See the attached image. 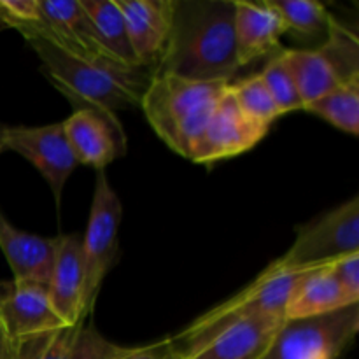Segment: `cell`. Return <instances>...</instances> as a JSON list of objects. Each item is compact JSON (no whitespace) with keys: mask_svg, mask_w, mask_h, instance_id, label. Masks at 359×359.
<instances>
[{"mask_svg":"<svg viewBox=\"0 0 359 359\" xmlns=\"http://www.w3.org/2000/svg\"><path fill=\"white\" fill-rule=\"evenodd\" d=\"M233 18L235 0H177L170 39L153 76L231 83L241 70Z\"/></svg>","mask_w":359,"mask_h":359,"instance_id":"obj_1","label":"cell"},{"mask_svg":"<svg viewBox=\"0 0 359 359\" xmlns=\"http://www.w3.org/2000/svg\"><path fill=\"white\" fill-rule=\"evenodd\" d=\"M25 39L41 58L44 76L67 100L88 102L114 114L123 109H140L153 70L83 58L37 35Z\"/></svg>","mask_w":359,"mask_h":359,"instance_id":"obj_2","label":"cell"},{"mask_svg":"<svg viewBox=\"0 0 359 359\" xmlns=\"http://www.w3.org/2000/svg\"><path fill=\"white\" fill-rule=\"evenodd\" d=\"M228 84L158 74L151 79L140 109L156 135L174 153L189 158Z\"/></svg>","mask_w":359,"mask_h":359,"instance_id":"obj_3","label":"cell"},{"mask_svg":"<svg viewBox=\"0 0 359 359\" xmlns=\"http://www.w3.org/2000/svg\"><path fill=\"white\" fill-rule=\"evenodd\" d=\"M304 270L286 265L280 258L276 259L241 293L200 316L172 340L175 346L182 344L179 349H184L202 342L221 326H226L238 319L256 318V316H277L286 319L287 302Z\"/></svg>","mask_w":359,"mask_h":359,"instance_id":"obj_4","label":"cell"},{"mask_svg":"<svg viewBox=\"0 0 359 359\" xmlns=\"http://www.w3.org/2000/svg\"><path fill=\"white\" fill-rule=\"evenodd\" d=\"M121 217L123 205L118 193L112 189L105 170H97L88 226L81 237L84 263V319L93 312L98 291L118 259V230L121 224Z\"/></svg>","mask_w":359,"mask_h":359,"instance_id":"obj_5","label":"cell"},{"mask_svg":"<svg viewBox=\"0 0 359 359\" xmlns=\"http://www.w3.org/2000/svg\"><path fill=\"white\" fill-rule=\"evenodd\" d=\"M359 330V304L307 319H286L262 359H340Z\"/></svg>","mask_w":359,"mask_h":359,"instance_id":"obj_6","label":"cell"},{"mask_svg":"<svg viewBox=\"0 0 359 359\" xmlns=\"http://www.w3.org/2000/svg\"><path fill=\"white\" fill-rule=\"evenodd\" d=\"M351 252H359L358 196L298 226L293 245L280 259L290 266L309 269L332 263Z\"/></svg>","mask_w":359,"mask_h":359,"instance_id":"obj_7","label":"cell"},{"mask_svg":"<svg viewBox=\"0 0 359 359\" xmlns=\"http://www.w3.org/2000/svg\"><path fill=\"white\" fill-rule=\"evenodd\" d=\"M0 147L2 151H14L37 168L55 196L56 209H60L63 188L77 167L62 123L44 126H2Z\"/></svg>","mask_w":359,"mask_h":359,"instance_id":"obj_8","label":"cell"},{"mask_svg":"<svg viewBox=\"0 0 359 359\" xmlns=\"http://www.w3.org/2000/svg\"><path fill=\"white\" fill-rule=\"evenodd\" d=\"M74 112L63 125L67 142L77 165H88L104 170L116 158L126 153V135L114 112L83 100L70 98Z\"/></svg>","mask_w":359,"mask_h":359,"instance_id":"obj_9","label":"cell"},{"mask_svg":"<svg viewBox=\"0 0 359 359\" xmlns=\"http://www.w3.org/2000/svg\"><path fill=\"white\" fill-rule=\"evenodd\" d=\"M39 9L41 21L21 28L23 37L37 35L72 55L118 63L104 48L97 28L79 0H39Z\"/></svg>","mask_w":359,"mask_h":359,"instance_id":"obj_10","label":"cell"},{"mask_svg":"<svg viewBox=\"0 0 359 359\" xmlns=\"http://www.w3.org/2000/svg\"><path fill=\"white\" fill-rule=\"evenodd\" d=\"M269 126L258 125L244 116L226 86V91L217 102L202 137L188 160L209 165L214 161L238 156L252 149L269 133Z\"/></svg>","mask_w":359,"mask_h":359,"instance_id":"obj_11","label":"cell"},{"mask_svg":"<svg viewBox=\"0 0 359 359\" xmlns=\"http://www.w3.org/2000/svg\"><path fill=\"white\" fill-rule=\"evenodd\" d=\"M0 328L18 344L67 326L53 309L48 286L13 279L0 283Z\"/></svg>","mask_w":359,"mask_h":359,"instance_id":"obj_12","label":"cell"},{"mask_svg":"<svg viewBox=\"0 0 359 359\" xmlns=\"http://www.w3.org/2000/svg\"><path fill=\"white\" fill-rule=\"evenodd\" d=\"M284 321L277 316L238 319L181 351L184 359H262Z\"/></svg>","mask_w":359,"mask_h":359,"instance_id":"obj_13","label":"cell"},{"mask_svg":"<svg viewBox=\"0 0 359 359\" xmlns=\"http://www.w3.org/2000/svg\"><path fill=\"white\" fill-rule=\"evenodd\" d=\"M128 30L130 46L142 69L156 70L174 27L177 0H116Z\"/></svg>","mask_w":359,"mask_h":359,"instance_id":"obj_14","label":"cell"},{"mask_svg":"<svg viewBox=\"0 0 359 359\" xmlns=\"http://www.w3.org/2000/svg\"><path fill=\"white\" fill-rule=\"evenodd\" d=\"M55 256L49 276V300L56 316L67 328L84 325L83 293H84V263L81 235L67 233L53 237Z\"/></svg>","mask_w":359,"mask_h":359,"instance_id":"obj_15","label":"cell"},{"mask_svg":"<svg viewBox=\"0 0 359 359\" xmlns=\"http://www.w3.org/2000/svg\"><path fill=\"white\" fill-rule=\"evenodd\" d=\"M235 51L241 69L251 65L263 56H272L279 51L280 37L287 34L286 23L279 11L270 4L238 2L235 0Z\"/></svg>","mask_w":359,"mask_h":359,"instance_id":"obj_16","label":"cell"},{"mask_svg":"<svg viewBox=\"0 0 359 359\" xmlns=\"http://www.w3.org/2000/svg\"><path fill=\"white\" fill-rule=\"evenodd\" d=\"M0 251L13 270L14 280L48 286L55 256L53 238L20 230L0 210Z\"/></svg>","mask_w":359,"mask_h":359,"instance_id":"obj_17","label":"cell"},{"mask_svg":"<svg viewBox=\"0 0 359 359\" xmlns=\"http://www.w3.org/2000/svg\"><path fill=\"white\" fill-rule=\"evenodd\" d=\"M349 298L330 270V263L309 266L294 286L286 307V319H307L351 307Z\"/></svg>","mask_w":359,"mask_h":359,"instance_id":"obj_18","label":"cell"},{"mask_svg":"<svg viewBox=\"0 0 359 359\" xmlns=\"http://www.w3.org/2000/svg\"><path fill=\"white\" fill-rule=\"evenodd\" d=\"M283 56L287 63L298 95L304 102V109L337 88L340 83L339 76L333 70L319 48L312 49H286L283 48Z\"/></svg>","mask_w":359,"mask_h":359,"instance_id":"obj_19","label":"cell"},{"mask_svg":"<svg viewBox=\"0 0 359 359\" xmlns=\"http://www.w3.org/2000/svg\"><path fill=\"white\" fill-rule=\"evenodd\" d=\"M79 2L97 28L98 37L112 60L119 65L137 69L139 63L130 46L126 21L118 2L116 0H79Z\"/></svg>","mask_w":359,"mask_h":359,"instance_id":"obj_20","label":"cell"},{"mask_svg":"<svg viewBox=\"0 0 359 359\" xmlns=\"http://www.w3.org/2000/svg\"><path fill=\"white\" fill-rule=\"evenodd\" d=\"M305 112L319 116L335 128L358 135L359 133V81L344 83L321 98L309 104Z\"/></svg>","mask_w":359,"mask_h":359,"instance_id":"obj_21","label":"cell"},{"mask_svg":"<svg viewBox=\"0 0 359 359\" xmlns=\"http://www.w3.org/2000/svg\"><path fill=\"white\" fill-rule=\"evenodd\" d=\"M318 48L332 63L340 83L359 81V41L356 32L333 18L328 35Z\"/></svg>","mask_w":359,"mask_h":359,"instance_id":"obj_22","label":"cell"},{"mask_svg":"<svg viewBox=\"0 0 359 359\" xmlns=\"http://www.w3.org/2000/svg\"><path fill=\"white\" fill-rule=\"evenodd\" d=\"M273 7L279 11L286 23L287 32L300 35V37H321L326 39L333 16L328 13L321 2L314 0H270Z\"/></svg>","mask_w":359,"mask_h":359,"instance_id":"obj_23","label":"cell"},{"mask_svg":"<svg viewBox=\"0 0 359 359\" xmlns=\"http://www.w3.org/2000/svg\"><path fill=\"white\" fill-rule=\"evenodd\" d=\"M228 90H230L238 109L244 112V116H248L251 121L258 123V125L270 128L272 123L280 116L279 109L273 104L259 74H252V76L244 77L237 83L231 81L228 84Z\"/></svg>","mask_w":359,"mask_h":359,"instance_id":"obj_24","label":"cell"},{"mask_svg":"<svg viewBox=\"0 0 359 359\" xmlns=\"http://www.w3.org/2000/svg\"><path fill=\"white\" fill-rule=\"evenodd\" d=\"M259 77L269 90L273 104L279 109L280 116L304 111V102L298 95L297 84H294L293 76L287 69V63L283 56V48L270 56L269 62L259 72Z\"/></svg>","mask_w":359,"mask_h":359,"instance_id":"obj_25","label":"cell"},{"mask_svg":"<svg viewBox=\"0 0 359 359\" xmlns=\"http://www.w3.org/2000/svg\"><path fill=\"white\" fill-rule=\"evenodd\" d=\"M79 326L56 330L14 344V359H62Z\"/></svg>","mask_w":359,"mask_h":359,"instance_id":"obj_26","label":"cell"},{"mask_svg":"<svg viewBox=\"0 0 359 359\" xmlns=\"http://www.w3.org/2000/svg\"><path fill=\"white\" fill-rule=\"evenodd\" d=\"M119 351L121 346L109 342L97 332V328L81 325L62 359H111Z\"/></svg>","mask_w":359,"mask_h":359,"instance_id":"obj_27","label":"cell"},{"mask_svg":"<svg viewBox=\"0 0 359 359\" xmlns=\"http://www.w3.org/2000/svg\"><path fill=\"white\" fill-rule=\"evenodd\" d=\"M41 21L39 0H0V30L30 27Z\"/></svg>","mask_w":359,"mask_h":359,"instance_id":"obj_28","label":"cell"},{"mask_svg":"<svg viewBox=\"0 0 359 359\" xmlns=\"http://www.w3.org/2000/svg\"><path fill=\"white\" fill-rule=\"evenodd\" d=\"M330 270L351 304H359V252L333 259Z\"/></svg>","mask_w":359,"mask_h":359,"instance_id":"obj_29","label":"cell"},{"mask_svg":"<svg viewBox=\"0 0 359 359\" xmlns=\"http://www.w3.org/2000/svg\"><path fill=\"white\" fill-rule=\"evenodd\" d=\"M0 359H14V344L0 328Z\"/></svg>","mask_w":359,"mask_h":359,"instance_id":"obj_30","label":"cell"},{"mask_svg":"<svg viewBox=\"0 0 359 359\" xmlns=\"http://www.w3.org/2000/svg\"><path fill=\"white\" fill-rule=\"evenodd\" d=\"M163 359H184V354H182V351L177 349V346H175V349H172Z\"/></svg>","mask_w":359,"mask_h":359,"instance_id":"obj_31","label":"cell"},{"mask_svg":"<svg viewBox=\"0 0 359 359\" xmlns=\"http://www.w3.org/2000/svg\"><path fill=\"white\" fill-rule=\"evenodd\" d=\"M0 153H2V147H0Z\"/></svg>","mask_w":359,"mask_h":359,"instance_id":"obj_32","label":"cell"}]
</instances>
